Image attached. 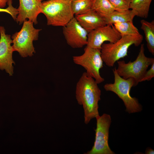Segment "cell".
Instances as JSON below:
<instances>
[{"instance_id": "10", "label": "cell", "mask_w": 154, "mask_h": 154, "mask_svg": "<svg viewBox=\"0 0 154 154\" xmlns=\"http://www.w3.org/2000/svg\"><path fill=\"white\" fill-rule=\"evenodd\" d=\"M63 33L67 44L73 48H80L87 45L88 32L75 17L63 27Z\"/></svg>"}, {"instance_id": "17", "label": "cell", "mask_w": 154, "mask_h": 154, "mask_svg": "<svg viewBox=\"0 0 154 154\" xmlns=\"http://www.w3.org/2000/svg\"><path fill=\"white\" fill-rule=\"evenodd\" d=\"M92 9L104 18L115 11L108 0H92Z\"/></svg>"}, {"instance_id": "4", "label": "cell", "mask_w": 154, "mask_h": 154, "mask_svg": "<svg viewBox=\"0 0 154 154\" xmlns=\"http://www.w3.org/2000/svg\"><path fill=\"white\" fill-rule=\"evenodd\" d=\"M113 72L114 82L105 84L104 86V89L106 91L114 92L121 99L126 107V111L129 113L141 112L142 107L138 99L131 97L130 94L131 88L136 86L134 80L131 78H123L117 73L115 68L113 70Z\"/></svg>"}, {"instance_id": "25", "label": "cell", "mask_w": 154, "mask_h": 154, "mask_svg": "<svg viewBox=\"0 0 154 154\" xmlns=\"http://www.w3.org/2000/svg\"><path fill=\"white\" fill-rule=\"evenodd\" d=\"M70 0V1H71V2H72V1H76V0Z\"/></svg>"}, {"instance_id": "1", "label": "cell", "mask_w": 154, "mask_h": 154, "mask_svg": "<svg viewBox=\"0 0 154 154\" xmlns=\"http://www.w3.org/2000/svg\"><path fill=\"white\" fill-rule=\"evenodd\" d=\"M101 95L98 84L84 72L76 84V98L78 104L83 106L86 124L99 116L98 103Z\"/></svg>"}, {"instance_id": "5", "label": "cell", "mask_w": 154, "mask_h": 154, "mask_svg": "<svg viewBox=\"0 0 154 154\" xmlns=\"http://www.w3.org/2000/svg\"><path fill=\"white\" fill-rule=\"evenodd\" d=\"M117 62V67L115 68L117 73L125 79L133 78L136 86L140 82L148 67L154 62V58L145 55L144 44H141L138 54L135 60L126 63L123 60L118 61Z\"/></svg>"}, {"instance_id": "16", "label": "cell", "mask_w": 154, "mask_h": 154, "mask_svg": "<svg viewBox=\"0 0 154 154\" xmlns=\"http://www.w3.org/2000/svg\"><path fill=\"white\" fill-rule=\"evenodd\" d=\"M152 0H130V9L140 17H148Z\"/></svg>"}, {"instance_id": "20", "label": "cell", "mask_w": 154, "mask_h": 154, "mask_svg": "<svg viewBox=\"0 0 154 154\" xmlns=\"http://www.w3.org/2000/svg\"><path fill=\"white\" fill-rule=\"evenodd\" d=\"M115 11H123L129 10L130 0H108Z\"/></svg>"}, {"instance_id": "7", "label": "cell", "mask_w": 154, "mask_h": 154, "mask_svg": "<svg viewBox=\"0 0 154 154\" xmlns=\"http://www.w3.org/2000/svg\"><path fill=\"white\" fill-rule=\"evenodd\" d=\"M74 63L83 67L88 76L93 78L98 84L104 81L100 75V71L103 67V61L101 56V49L87 46L82 55L74 56Z\"/></svg>"}, {"instance_id": "18", "label": "cell", "mask_w": 154, "mask_h": 154, "mask_svg": "<svg viewBox=\"0 0 154 154\" xmlns=\"http://www.w3.org/2000/svg\"><path fill=\"white\" fill-rule=\"evenodd\" d=\"M92 0H77L71 2L72 12L75 15L84 14L92 9Z\"/></svg>"}, {"instance_id": "3", "label": "cell", "mask_w": 154, "mask_h": 154, "mask_svg": "<svg viewBox=\"0 0 154 154\" xmlns=\"http://www.w3.org/2000/svg\"><path fill=\"white\" fill-rule=\"evenodd\" d=\"M69 0H47L42 2L41 13L46 16L47 25L64 27L73 18L74 14Z\"/></svg>"}, {"instance_id": "6", "label": "cell", "mask_w": 154, "mask_h": 154, "mask_svg": "<svg viewBox=\"0 0 154 154\" xmlns=\"http://www.w3.org/2000/svg\"><path fill=\"white\" fill-rule=\"evenodd\" d=\"M21 29L11 37L14 51L19 52L21 57L31 56L35 52L33 42L38 40L41 29L35 28L31 21L25 20Z\"/></svg>"}, {"instance_id": "23", "label": "cell", "mask_w": 154, "mask_h": 154, "mask_svg": "<svg viewBox=\"0 0 154 154\" xmlns=\"http://www.w3.org/2000/svg\"><path fill=\"white\" fill-rule=\"evenodd\" d=\"M9 0H0V8L3 9L6 5Z\"/></svg>"}, {"instance_id": "24", "label": "cell", "mask_w": 154, "mask_h": 154, "mask_svg": "<svg viewBox=\"0 0 154 154\" xmlns=\"http://www.w3.org/2000/svg\"><path fill=\"white\" fill-rule=\"evenodd\" d=\"M145 153L146 154H153L154 153V151L151 148H147L145 151Z\"/></svg>"}, {"instance_id": "11", "label": "cell", "mask_w": 154, "mask_h": 154, "mask_svg": "<svg viewBox=\"0 0 154 154\" xmlns=\"http://www.w3.org/2000/svg\"><path fill=\"white\" fill-rule=\"evenodd\" d=\"M0 69L5 70L11 76L13 73V64H15L12 58L14 50L11 45L12 39L10 35L6 34L3 26H0Z\"/></svg>"}, {"instance_id": "19", "label": "cell", "mask_w": 154, "mask_h": 154, "mask_svg": "<svg viewBox=\"0 0 154 154\" xmlns=\"http://www.w3.org/2000/svg\"><path fill=\"white\" fill-rule=\"evenodd\" d=\"M114 25L115 29L121 35H135L140 34L133 22L117 23Z\"/></svg>"}, {"instance_id": "8", "label": "cell", "mask_w": 154, "mask_h": 154, "mask_svg": "<svg viewBox=\"0 0 154 154\" xmlns=\"http://www.w3.org/2000/svg\"><path fill=\"white\" fill-rule=\"evenodd\" d=\"M96 128L94 145L91 149L86 154H114L108 143L109 129L111 118L109 114H104L96 118Z\"/></svg>"}, {"instance_id": "9", "label": "cell", "mask_w": 154, "mask_h": 154, "mask_svg": "<svg viewBox=\"0 0 154 154\" xmlns=\"http://www.w3.org/2000/svg\"><path fill=\"white\" fill-rule=\"evenodd\" d=\"M113 25H107L99 27L88 33L87 46L101 49L105 41L114 43L121 37Z\"/></svg>"}, {"instance_id": "13", "label": "cell", "mask_w": 154, "mask_h": 154, "mask_svg": "<svg viewBox=\"0 0 154 154\" xmlns=\"http://www.w3.org/2000/svg\"><path fill=\"white\" fill-rule=\"evenodd\" d=\"M75 17L88 33L106 25L104 18L92 9L84 14L75 15Z\"/></svg>"}, {"instance_id": "22", "label": "cell", "mask_w": 154, "mask_h": 154, "mask_svg": "<svg viewBox=\"0 0 154 154\" xmlns=\"http://www.w3.org/2000/svg\"><path fill=\"white\" fill-rule=\"evenodd\" d=\"M151 68L147 70L141 80L140 82L146 80H151L154 77V62L151 65Z\"/></svg>"}, {"instance_id": "14", "label": "cell", "mask_w": 154, "mask_h": 154, "mask_svg": "<svg viewBox=\"0 0 154 154\" xmlns=\"http://www.w3.org/2000/svg\"><path fill=\"white\" fill-rule=\"evenodd\" d=\"M136 14L131 10L123 11H115L104 18L106 25H113L117 23L133 22Z\"/></svg>"}, {"instance_id": "12", "label": "cell", "mask_w": 154, "mask_h": 154, "mask_svg": "<svg viewBox=\"0 0 154 154\" xmlns=\"http://www.w3.org/2000/svg\"><path fill=\"white\" fill-rule=\"evenodd\" d=\"M42 0H19L18 13L16 21L20 24L28 19L35 24L37 23V17L41 13Z\"/></svg>"}, {"instance_id": "2", "label": "cell", "mask_w": 154, "mask_h": 154, "mask_svg": "<svg viewBox=\"0 0 154 154\" xmlns=\"http://www.w3.org/2000/svg\"><path fill=\"white\" fill-rule=\"evenodd\" d=\"M143 39L140 34L135 35H121V38L114 43H104L101 46V56L103 61L109 67L127 55L128 50L132 45L137 46Z\"/></svg>"}, {"instance_id": "21", "label": "cell", "mask_w": 154, "mask_h": 154, "mask_svg": "<svg viewBox=\"0 0 154 154\" xmlns=\"http://www.w3.org/2000/svg\"><path fill=\"white\" fill-rule=\"evenodd\" d=\"M7 3L8 7L6 9L0 8V12H5L10 14L14 19L16 20L18 13L17 9L12 6V0H9Z\"/></svg>"}, {"instance_id": "15", "label": "cell", "mask_w": 154, "mask_h": 154, "mask_svg": "<svg viewBox=\"0 0 154 154\" xmlns=\"http://www.w3.org/2000/svg\"><path fill=\"white\" fill-rule=\"evenodd\" d=\"M141 29L144 31L147 48L149 52L154 55V21L151 22L145 20L140 21Z\"/></svg>"}]
</instances>
